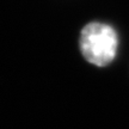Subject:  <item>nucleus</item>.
<instances>
[{"mask_svg": "<svg viewBox=\"0 0 129 129\" xmlns=\"http://www.w3.org/2000/svg\"><path fill=\"white\" fill-rule=\"evenodd\" d=\"M118 40L115 30L103 23H90L81 31L80 49L84 57L96 66H105L115 57Z\"/></svg>", "mask_w": 129, "mask_h": 129, "instance_id": "nucleus-1", "label": "nucleus"}]
</instances>
